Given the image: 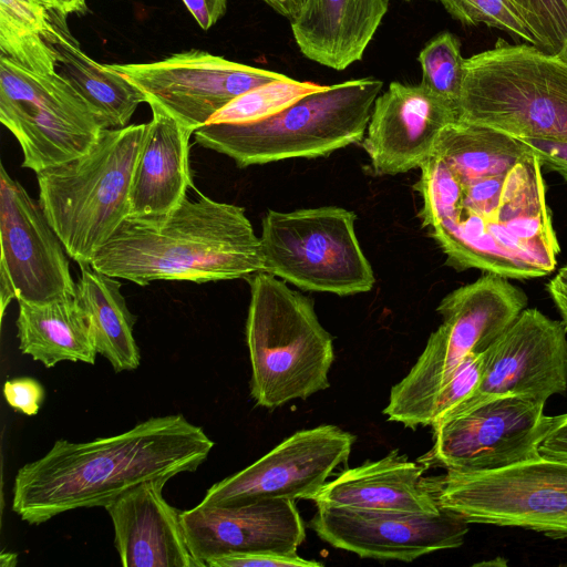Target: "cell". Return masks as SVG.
I'll list each match as a JSON object with an SVG mask.
<instances>
[{"label":"cell","mask_w":567,"mask_h":567,"mask_svg":"<svg viewBox=\"0 0 567 567\" xmlns=\"http://www.w3.org/2000/svg\"><path fill=\"white\" fill-rule=\"evenodd\" d=\"M355 219L353 212L337 206L269 209L259 237L262 271L309 291H370L375 277L357 238Z\"/></svg>","instance_id":"cell-9"},{"label":"cell","mask_w":567,"mask_h":567,"mask_svg":"<svg viewBox=\"0 0 567 567\" xmlns=\"http://www.w3.org/2000/svg\"><path fill=\"white\" fill-rule=\"evenodd\" d=\"M277 13L289 20L300 10L305 0H262Z\"/></svg>","instance_id":"cell-39"},{"label":"cell","mask_w":567,"mask_h":567,"mask_svg":"<svg viewBox=\"0 0 567 567\" xmlns=\"http://www.w3.org/2000/svg\"><path fill=\"white\" fill-rule=\"evenodd\" d=\"M213 447L204 430L182 414L151 417L89 442L60 439L18 470L12 511L39 525L76 508L104 507L144 482L195 472Z\"/></svg>","instance_id":"cell-2"},{"label":"cell","mask_w":567,"mask_h":567,"mask_svg":"<svg viewBox=\"0 0 567 567\" xmlns=\"http://www.w3.org/2000/svg\"><path fill=\"white\" fill-rule=\"evenodd\" d=\"M544 402L505 395L481 402L433 425L434 444L425 464L480 473L539 458V444L556 416Z\"/></svg>","instance_id":"cell-12"},{"label":"cell","mask_w":567,"mask_h":567,"mask_svg":"<svg viewBox=\"0 0 567 567\" xmlns=\"http://www.w3.org/2000/svg\"><path fill=\"white\" fill-rule=\"evenodd\" d=\"M426 467L392 451L343 471L324 484L313 502L317 506L437 513L442 507L424 483Z\"/></svg>","instance_id":"cell-23"},{"label":"cell","mask_w":567,"mask_h":567,"mask_svg":"<svg viewBox=\"0 0 567 567\" xmlns=\"http://www.w3.org/2000/svg\"><path fill=\"white\" fill-rule=\"evenodd\" d=\"M68 14L84 13L86 9L85 0H54Z\"/></svg>","instance_id":"cell-40"},{"label":"cell","mask_w":567,"mask_h":567,"mask_svg":"<svg viewBox=\"0 0 567 567\" xmlns=\"http://www.w3.org/2000/svg\"><path fill=\"white\" fill-rule=\"evenodd\" d=\"M538 450L543 457L567 462V414L556 416Z\"/></svg>","instance_id":"cell-36"},{"label":"cell","mask_w":567,"mask_h":567,"mask_svg":"<svg viewBox=\"0 0 567 567\" xmlns=\"http://www.w3.org/2000/svg\"><path fill=\"white\" fill-rule=\"evenodd\" d=\"M417 61L421 83L457 106L465 62L460 40L449 31L441 32L420 51Z\"/></svg>","instance_id":"cell-29"},{"label":"cell","mask_w":567,"mask_h":567,"mask_svg":"<svg viewBox=\"0 0 567 567\" xmlns=\"http://www.w3.org/2000/svg\"><path fill=\"white\" fill-rule=\"evenodd\" d=\"M147 104L153 115L132 176L128 218L156 221L171 214L194 187L189 168L194 131L161 105Z\"/></svg>","instance_id":"cell-21"},{"label":"cell","mask_w":567,"mask_h":567,"mask_svg":"<svg viewBox=\"0 0 567 567\" xmlns=\"http://www.w3.org/2000/svg\"><path fill=\"white\" fill-rule=\"evenodd\" d=\"M382 86L374 78L322 86L257 122L206 124L195 141L238 167L326 156L363 140Z\"/></svg>","instance_id":"cell-6"},{"label":"cell","mask_w":567,"mask_h":567,"mask_svg":"<svg viewBox=\"0 0 567 567\" xmlns=\"http://www.w3.org/2000/svg\"><path fill=\"white\" fill-rule=\"evenodd\" d=\"M542 168L501 131L457 120L441 132L415 189L449 266L517 280L555 270L560 246Z\"/></svg>","instance_id":"cell-1"},{"label":"cell","mask_w":567,"mask_h":567,"mask_svg":"<svg viewBox=\"0 0 567 567\" xmlns=\"http://www.w3.org/2000/svg\"><path fill=\"white\" fill-rule=\"evenodd\" d=\"M468 522L457 513L317 506L309 526L329 545L363 558L412 561L463 545Z\"/></svg>","instance_id":"cell-17"},{"label":"cell","mask_w":567,"mask_h":567,"mask_svg":"<svg viewBox=\"0 0 567 567\" xmlns=\"http://www.w3.org/2000/svg\"><path fill=\"white\" fill-rule=\"evenodd\" d=\"M54 0H0V56L38 73L58 71L55 45L71 35Z\"/></svg>","instance_id":"cell-25"},{"label":"cell","mask_w":567,"mask_h":567,"mask_svg":"<svg viewBox=\"0 0 567 567\" xmlns=\"http://www.w3.org/2000/svg\"><path fill=\"white\" fill-rule=\"evenodd\" d=\"M1 318L13 300L75 296L66 250L39 202L0 165Z\"/></svg>","instance_id":"cell-13"},{"label":"cell","mask_w":567,"mask_h":567,"mask_svg":"<svg viewBox=\"0 0 567 567\" xmlns=\"http://www.w3.org/2000/svg\"><path fill=\"white\" fill-rule=\"evenodd\" d=\"M0 121L35 174L87 153L105 125L58 71L31 72L0 56Z\"/></svg>","instance_id":"cell-11"},{"label":"cell","mask_w":567,"mask_h":567,"mask_svg":"<svg viewBox=\"0 0 567 567\" xmlns=\"http://www.w3.org/2000/svg\"><path fill=\"white\" fill-rule=\"evenodd\" d=\"M146 124L103 130L84 155L37 174L39 204L66 254L91 266L130 216L132 176Z\"/></svg>","instance_id":"cell-5"},{"label":"cell","mask_w":567,"mask_h":567,"mask_svg":"<svg viewBox=\"0 0 567 567\" xmlns=\"http://www.w3.org/2000/svg\"><path fill=\"white\" fill-rule=\"evenodd\" d=\"M566 1V4H567V0ZM560 60H563L564 62L567 63V35H566V40L564 42V45L563 48L560 49V51L556 54Z\"/></svg>","instance_id":"cell-42"},{"label":"cell","mask_w":567,"mask_h":567,"mask_svg":"<svg viewBox=\"0 0 567 567\" xmlns=\"http://www.w3.org/2000/svg\"><path fill=\"white\" fill-rule=\"evenodd\" d=\"M389 0H305L290 19L300 52L342 71L360 61L388 11Z\"/></svg>","instance_id":"cell-22"},{"label":"cell","mask_w":567,"mask_h":567,"mask_svg":"<svg viewBox=\"0 0 567 567\" xmlns=\"http://www.w3.org/2000/svg\"><path fill=\"white\" fill-rule=\"evenodd\" d=\"M457 113L517 140L567 143V63L536 45L498 39L465 59Z\"/></svg>","instance_id":"cell-4"},{"label":"cell","mask_w":567,"mask_h":567,"mask_svg":"<svg viewBox=\"0 0 567 567\" xmlns=\"http://www.w3.org/2000/svg\"><path fill=\"white\" fill-rule=\"evenodd\" d=\"M456 20L467 25L485 24L505 31L525 43L536 39L512 0H436Z\"/></svg>","instance_id":"cell-30"},{"label":"cell","mask_w":567,"mask_h":567,"mask_svg":"<svg viewBox=\"0 0 567 567\" xmlns=\"http://www.w3.org/2000/svg\"><path fill=\"white\" fill-rule=\"evenodd\" d=\"M437 504L468 523L522 527L567 539V462L546 458L424 478Z\"/></svg>","instance_id":"cell-10"},{"label":"cell","mask_w":567,"mask_h":567,"mask_svg":"<svg viewBox=\"0 0 567 567\" xmlns=\"http://www.w3.org/2000/svg\"><path fill=\"white\" fill-rule=\"evenodd\" d=\"M322 85L285 75L259 85L233 100L214 114L207 124H241L269 117Z\"/></svg>","instance_id":"cell-28"},{"label":"cell","mask_w":567,"mask_h":567,"mask_svg":"<svg viewBox=\"0 0 567 567\" xmlns=\"http://www.w3.org/2000/svg\"><path fill=\"white\" fill-rule=\"evenodd\" d=\"M519 141L536 154L543 168L557 173L567 182V143L537 138Z\"/></svg>","instance_id":"cell-35"},{"label":"cell","mask_w":567,"mask_h":567,"mask_svg":"<svg viewBox=\"0 0 567 567\" xmlns=\"http://www.w3.org/2000/svg\"><path fill=\"white\" fill-rule=\"evenodd\" d=\"M485 352L468 354L437 393L432 409V425L439 423L477 388L483 374Z\"/></svg>","instance_id":"cell-32"},{"label":"cell","mask_w":567,"mask_h":567,"mask_svg":"<svg viewBox=\"0 0 567 567\" xmlns=\"http://www.w3.org/2000/svg\"><path fill=\"white\" fill-rule=\"evenodd\" d=\"M19 302V349L52 368L62 361L93 364L97 354L90 322L75 296Z\"/></svg>","instance_id":"cell-24"},{"label":"cell","mask_w":567,"mask_h":567,"mask_svg":"<svg viewBox=\"0 0 567 567\" xmlns=\"http://www.w3.org/2000/svg\"><path fill=\"white\" fill-rule=\"evenodd\" d=\"M406 1H410V0H406Z\"/></svg>","instance_id":"cell-43"},{"label":"cell","mask_w":567,"mask_h":567,"mask_svg":"<svg viewBox=\"0 0 567 567\" xmlns=\"http://www.w3.org/2000/svg\"><path fill=\"white\" fill-rule=\"evenodd\" d=\"M179 522L190 553L205 567L210 558L227 554H295L306 539L305 525L292 499L199 503L179 512Z\"/></svg>","instance_id":"cell-18"},{"label":"cell","mask_w":567,"mask_h":567,"mask_svg":"<svg viewBox=\"0 0 567 567\" xmlns=\"http://www.w3.org/2000/svg\"><path fill=\"white\" fill-rule=\"evenodd\" d=\"M322 564L300 557L297 553L254 551L227 554L210 558L206 567H321Z\"/></svg>","instance_id":"cell-33"},{"label":"cell","mask_w":567,"mask_h":567,"mask_svg":"<svg viewBox=\"0 0 567 567\" xmlns=\"http://www.w3.org/2000/svg\"><path fill=\"white\" fill-rule=\"evenodd\" d=\"M249 284L246 341L255 402L275 409L328 389L333 341L313 302L265 271Z\"/></svg>","instance_id":"cell-7"},{"label":"cell","mask_w":567,"mask_h":567,"mask_svg":"<svg viewBox=\"0 0 567 567\" xmlns=\"http://www.w3.org/2000/svg\"><path fill=\"white\" fill-rule=\"evenodd\" d=\"M546 290L567 328V264L546 284Z\"/></svg>","instance_id":"cell-38"},{"label":"cell","mask_w":567,"mask_h":567,"mask_svg":"<svg viewBox=\"0 0 567 567\" xmlns=\"http://www.w3.org/2000/svg\"><path fill=\"white\" fill-rule=\"evenodd\" d=\"M532 30L536 47L557 54L567 35L565 0H512Z\"/></svg>","instance_id":"cell-31"},{"label":"cell","mask_w":567,"mask_h":567,"mask_svg":"<svg viewBox=\"0 0 567 567\" xmlns=\"http://www.w3.org/2000/svg\"><path fill=\"white\" fill-rule=\"evenodd\" d=\"M458 120L457 106L422 83L391 82L377 97L362 147L377 175L421 168L441 132Z\"/></svg>","instance_id":"cell-19"},{"label":"cell","mask_w":567,"mask_h":567,"mask_svg":"<svg viewBox=\"0 0 567 567\" xmlns=\"http://www.w3.org/2000/svg\"><path fill=\"white\" fill-rule=\"evenodd\" d=\"M113 69L194 132L241 94L285 75L202 50L147 63H113Z\"/></svg>","instance_id":"cell-14"},{"label":"cell","mask_w":567,"mask_h":567,"mask_svg":"<svg viewBox=\"0 0 567 567\" xmlns=\"http://www.w3.org/2000/svg\"><path fill=\"white\" fill-rule=\"evenodd\" d=\"M44 394L42 384L30 377L7 380L3 385V395L7 403L14 411L28 416L38 414Z\"/></svg>","instance_id":"cell-34"},{"label":"cell","mask_w":567,"mask_h":567,"mask_svg":"<svg viewBox=\"0 0 567 567\" xmlns=\"http://www.w3.org/2000/svg\"><path fill=\"white\" fill-rule=\"evenodd\" d=\"M228 0H183L203 30L210 29L227 10Z\"/></svg>","instance_id":"cell-37"},{"label":"cell","mask_w":567,"mask_h":567,"mask_svg":"<svg viewBox=\"0 0 567 567\" xmlns=\"http://www.w3.org/2000/svg\"><path fill=\"white\" fill-rule=\"evenodd\" d=\"M18 563V555L13 553L2 551L0 555L1 567H12Z\"/></svg>","instance_id":"cell-41"},{"label":"cell","mask_w":567,"mask_h":567,"mask_svg":"<svg viewBox=\"0 0 567 567\" xmlns=\"http://www.w3.org/2000/svg\"><path fill=\"white\" fill-rule=\"evenodd\" d=\"M80 268L75 299L90 322L97 354L115 372L135 370L141 354L133 332L135 319L121 292L122 284L91 266Z\"/></svg>","instance_id":"cell-26"},{"label":"cell","mask_w":567,"mask_h":567,"mask_svg":"<svg viewBox=\"0 0 567 567\" xmlns=\"http://www.w3.org/2000/svg\"><path fill=\"white\" fill-rule=\"evenodd\" d=\"M58 72L70 82L99 115L106 128L128 125L144 93L111 64H101L84 53L71 34L55 45Z\"/></svg>","instance_id":"cell-27"},{"label":"cell","mask_w":567,"mask_h":567,"mask_svg":"<svg viewBox=\"0 0 567 567\" xmlns=\"http://www.w3.org/2000/svg\"><path fill=\"white\" fill-rule=\"evenodd\" d=\"M566 390L567 328L536 308H525L485 351L475 391L443 420L498 396L516 395L545 403Z\"/></svg>","instance_id":"cell-15"},{"label":"cell","mask_w":567,"mask_h":567,"mask_svg":"<svg viewBox=\"0 0 567 567\" xmlns=\"http://www.w3.org/2000/svg\"><path fill=\"white\" fill-rule=\"evenodd\" d=\"M527 305L523 289L492 272L446 295L436 309L442 324L410 372L391 389L383 410L388 421L411 429L432 425L434 400L463 360L485 352Z\"/></svg>","instance_id":"cell-8"},{"label":"cell","mask_w":567,"mask_h":567,"mask_svg":"<svg viewBox=\"0 0 567 567\" xmlns=\"http://www.w3.org/2000/svg\"><path fill=\"white\" fill-rule=\"evenodd\" d=\"M169 480L144 482L104 506L124 567H205L190 553L179 512L163 497Z\"/></svg>","instance_id":"cell-20"},{"label":"cell","mask_w":567,"mask_h":567,"mask_svg":"<svg viewBox=\"0 0 567 567\" xmlns=\"http://www.w3.org/2000/svg\"><path fill=\"white\" fill-rule=\"evenodd\" d=\"M354 441L351 433L336 425L298 431L251 465L214 484L200 503L313 501L333 470L348 460Z\"/></svg>","instance_id":"cell-16"},{"label":"cell","mask_w":567,"mask_h":567,"mask_svg":"<svg viewBox=\"0 0 567 567\" xmlns=\"http://www.w3.org/2000/svg\"><path fill=\"white\" fill-rule=\"evenodd\" d=\"M197 194L161 220L127 218L91 267L140 286L231 280L262 271L260 239L244 208Z\"/></svg>","instance_id":"cell-3"}]
</instances>
